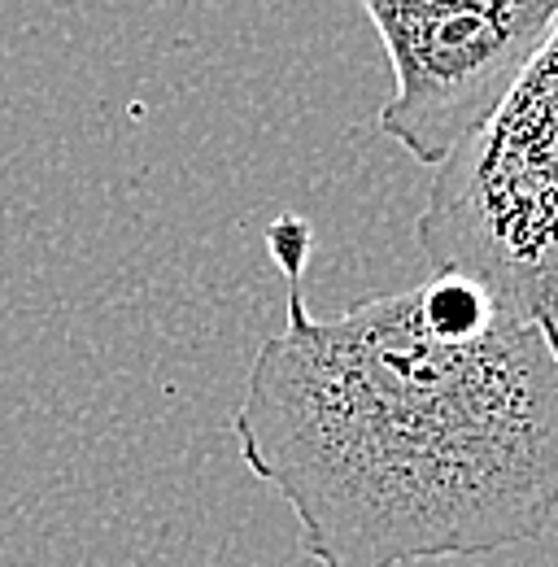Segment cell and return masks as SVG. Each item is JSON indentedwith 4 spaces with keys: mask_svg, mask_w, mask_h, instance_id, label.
I'll return each instance as SVG.
<instances>
[{
    "mask_svg": "<svg viewBox=\"0 0 558 567\" xmlns=\"http://www.w3.org/2000/svg\"><path fill=\"white\" fill-rule=\"evenodd\" d=\"M319 567H411L537 542L558 515V358L467 276L319 319L288 276L231 415Z\"/></svg>",
    "mask_w": 558,
    "mask_h": 567,
    "instance_id": "obj_1",
    "label": "cell"
},
{
    "mask_svg": "<svg viewBox=\"0 0 558 567\" xmlns=\"http://www.w3.org/2000/svg\"><path fill=\"white\" fill-rule=\"evenodd\" d=\"M415 236L432 271L476 280L558 337V27L432 171Z\"/></svg>",
    "mask_w": 558,
    "mask_h": 567,
    "instance_id": "obj_2",
    "label": "cell"
},
{
    "mask_svg": "<svg viewBox=\"0 0 558 567\" xmlns=\"http://www.w3.org/2000/svg\"><path fill=\"white\" fill-rule=\"evenodd\" d=\"M384 44L393 96L375 127L441 166L558 27V0H358Z\"/></svg>",
    "mask_w": 558,
    "mask_h": 567,
    "instance_id": "obj_3",
    "label": "cell"
},
{
    "mask_svg": "<svg viewBox=\"0 0 558 567\" xmlns=\"http://www.w3.org/2000/svg\"><path fill=\"white\" fill-rule=\"evenodd\" d=\"M267 245H271V258L276 267L288 276H306V262H310V249H314V236H310V223L297 218V214H279L276 223L267 227Z\"/></svg>",
    "mask_w": 558,
    "mask_h": 567,
    "instance_id": "obj_4",
    "label": "cell"
},
{
    "mask_svg": "<svg viewBox=\"0 0 558 567\" xmlns=\"http://www.w3.org/2000/svg\"><path fill=\"white\" fill-rule=\"evenodd\" d=\"M550 350H555V358H558V337H555V341H550Z\"/></svg>",
    "mask_w": 558,
    "mask_h": 567,
    "instance_id": "obj_5",
    "label": "cell"
}]
</instances>
